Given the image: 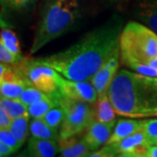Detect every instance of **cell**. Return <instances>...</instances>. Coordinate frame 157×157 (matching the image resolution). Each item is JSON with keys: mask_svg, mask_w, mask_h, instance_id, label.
Listing matches in <instances>:
<instances>
[{"mask_svg": "<svg viewBox=\"0 0 157 157\" xmlns=\"http://www.w3.org/2000/svg\"><path fill=\"white\" fill-rule=\"evenodd\" d=\"M120 63H121V52L119 46L90 80L92 84L94 86L99 95L104 93H107L113 80L114 79L119 71Z\"/></svg>", "mask_w": 157, "mask_h": 157, "instance_id": "9", "label": "cell"}, {"mask_svg": "<svg viewBox=\"0 0 157 157\" xmlns=\"http://www.w3.org/2000/svg\"><path fill=\"white\" fill-rule=\"evenodd\" d=\"M57 98L59 106L65 111L59 137L67 138L79 135L95 120V107H92L93 104L68 99L62 95L59 91Z\"/></svg>", "mask_w": 157, "mask_h": 157, "instance_id": "5", "label": "cell"}, {"mask_svg": "<svg viewBox=\"0 0 157 157\" xmlns=\"http://www.w3.org/2000/svg\"><path fill=\"white\" fill-rule=\"evenodd\" d=\"M34 3V0H1L2 6L11 11H23Z\"/></svg>", "mask_w": 157, "mask_h": 157, "instance_id": "25", "label": "cell"}, {"mask_svg": "<svg viewBox=\"0 0 157 157\" xmlns=\"http://www.w3.org/2000/svg\"><path fill=\"white\" fill-rule=\"evenodd\" d=\"M114 127L115 123H102L94 120L86 129L83 139L91 150H97L101 146L107 145Z\"/></svg>", "mask_w": 157, "mask_h": 157, "instance_id": "10", "label": "cell"}, {"mask_svg": "<svg viewBox=\"0 0 157 157\" xmlns=\"http://www.w3.org/2000/svg\"><path fill=\"white\" fill-rule=\"evenodd\" d=\"M140 128H141V121H135L131 119H128V120L121 119L118 121L115 125L112 135L107 145L117 143L125 138L138 132L139 130H140Z\"/></svg>", "mask_w": 157, "mask_h": 157, "instance_id": "15", "label": "cell"}, {"mask_svg": "<svg viewBox=\"0 0 157 157\" xmlns=\"http://www.w3.org/2000/svg\"><path fill=\"white\" fill-rule=\"evenodd\" d=\"M121 63L131 71L147 75L157 70V33L142 23L124 25L119 41Z\"/></svg>", "mask_w": 157, "mask_h": 157, "instance_id": "3", "label": "cell"}, {"mask_svg": "<svg viewBox=\"0 0 157 157\" xmlns=\"http://www.w3.org/2000/svg\"><path fill=\"white\" fill-rule=\"evenodd\" d=\"M115 157H140L135 154L133 153H129V152H125V153H121V154H118Z\"/></svg>", "mask_w": 157, "mask_h": 157, "instance_id": "32", "label": "cell"}, {"mask_svg": "<svg viewBox=\"0 0 157 157\" xmlns=\"http://www.w3.org/2000/svg\"><path fill=\"white\" fill-rule=\"evenodd\" d=\"M141 130L146 135L149 145L157 146V119L142 120Z\"/></svg>", "mask_w": 157, "mask_h": 157, "instance_id": "24", "label": "cell"}, {"mask_svg": "<svg viewBox=\"0 0 157 157\" xmlns=\"http://www.w3.org/2000/svg\"><path fill=\"white\" fill-rule=\"evenodd\" d=\"M116 155L125 152L133 153L140 157H147L149 148V143L147 140L144 132L139 130L132 135L125 138L117 143L111 144Z\"/></svg>", "mask_w": 157, "mask_h": 157, "instance_id": "11", "label": "cell"}, {"mask_svg": "<svg viewBox=\"0 0 157 157\" xmlns=\"http://www.w3.org/2000/svg\"><path fill=\"white\" fill-rule=\"evenodd\" d=\"M79 17V0H42L31 54L73 29Z\"/></svg>", "mask_w": 157, "mask_h": 157, "instance_id": "4", "label": "cell"}, {"mask_svg": "<svg viewBox=\"0 0 157 157\" xmlns=\"http://www.w3.org/2000/svg\"><path fill=\"white\" fill-rule=\"evenodd\" d=\"M60 157H62V156H60Z\"/></svg>", "mask_w": 157, "mask_h": 157, "instance_id": "35", "label": "cell"}, {"mask_svg": "<svg viewBox=\"0 0 157 157\" xmlns=\"http://www.w3.org/2000/svg\"><path fill=\"white\" fill-rule=\"evenodd\" d=\"M116 113L107 93L100 94L95 107V120L102 123H115Z\"/></svg>", "mask_w": 157, "mask_h": 157, "instance_id": "16", "label": "cell"}, {"mask_svg": "<svg viewBox=\"0 0 157 157\" xmlns=\"http://www.w3.org/2000/svg\"><path fill=\"white\" fill-rule=\"evenodd\" d=\"M14 153L15 152L11 147L5 144L4 142L0 141V157H8Z\"/></svg>", "mask_w": 157, "mask_h": 157, "instance_id": "30", "label": "cell"}, {"mask_svg": "<svg viewBox=\"0 0 157 157\" xmlns=\"http://www.w3.org/2000/svg\"><path fill=\"white\" fill-rule=\"evenodd\" d=\"M30 133L33 137L44 140H58L59 133L45 123L42 119H33L30 122Z\"/></svg>", "mask_w": 157, "mask_h": 157, "instance_id": "18", "label": "cell"}, {"mask_svg": "<svg viewBox=\"0 0 157 157\" xmlns=\"http://www.w3.org/2000/svg\"><path fill=\"white\" fill-rule=\"evenodd\" d=\"M0 141L11 147L14 152H17L22 147L10 129H0Z\"/></svg>", "mask_w": 157, "mask_h": 157, "instance_id": "26", "label": "cell"}, {"mask_svg": "<svg viewBox=\"0 0 157 157\" xmlns=\"http://www.w3.org/2000/svg\"><path fill=\"white\" fill-rule=\"evenodd\" d=\"M123 27L122 21L114 18L94 29L67 49L33 61L52 67L68 79L91 80L119 47Z\"/></svg>", "mask_w": 157, "mask_h": 157, "instance_id": "1", "label": "cell"}, {"mask_svg": "<svg viewBox=\"0 0 157 157\" xmlns=\"http://www.w3.org/2000/svg\"><path fill=\"white\" fill-rule=\"evenodd\" d=\"M50 95L51 94H47L38 88H36L35 86H30L23 91V93L18 99L22 101L23 103H25L26 106H30L31 104L39 100L48 98Z\"/></svg>", "mask_w": 157, "mask_h": 157, "instance_id": "23", "label": "cell"}, {"mask_svg": "<svg viewBox=\"0 0 157 157\" xmlns=\"http://www.w3.org/2000/svg\"><path fill=\"white\" fill-rule=\"evenodd\" d=\"M28 157H55L59 152L58 140L31 137L27 143Z\"/></svg>", "mask_w": 157, "mask_h": 157, "instance_id": "14", "label": "cell"}, {"mask_svg": "<svg viewBox=\"0 0 157 157\" xmlns=\"http://www.w3.org/2000/svg\"><path fill=\"white\" fill-rule=\"evenodd\" d=\"M59 91L62 95L74 101L95 104L99 94L90 80H72L59 74L58 79Z\"/></svg>", "mask_w": 157, "mask_h": 157, "instance_id": "7", "label": "cell"}, {"mask_svg": "<svg viewBox=\"0 0 157 157\" xmlns=\"http://www.w3.org/2000/svg\"><path fill=\"white\" fill-rule=\"evenodd\" d=\"M16 70L30 86H35L47 94H52L59 91V73L52 67L30 60L21 65L20 68L17 67Z\"/></svg>", "mask_w": 157, "mask_h": 157, "instance_id": "6", "label": "cell"}, {"mask_svg": "<svg viewBox=\"0 0 157 157\" xmlns=\"http://www.w3.org/2000/svg\"><path fill=\"white\" fill-rule=\"evenodd\" d=\"M115 155H117L112 145H105L101 149L91 153L87 157H115Z\"/></svg>", "mask_w": 157, "mask_h": 157, "instance_id": "28", "label": "cell"}, {"mask_svg": "<svg viewBox=\"0 0 157 157\" xmlns=\"http://www.w3.org/2000/svg\"><path fill=\"white\" fill-rule=\"evenodd\" d=\"M29 119H30L29 115L13 119L10 127V131L16 137V139L20 143L21 146H23V144L25 142L30 132Z\"/></svg>", "mask_w": 157, "mask_h": 157, "instance_id": "20", "label": "cell"}, {"mask_svg": "<svg viewBox=\"0 0 157 157\" xmlns=\"http://www.w3.org/2000/svg\"><path fill=\"white\" fill-rule=\"evenodd\" d=\"M100 2L103 3V4H108V5H111V4H115L121 0H99Z\"/></svg>", "mask_w": 157, "mask_h": 157, "instance_id": "33", "label": "cell"}, {"mask_svg": "<svg viewBox=\"0 0 157 157\" xmlns=\"http://www.w3.org/2000/svg\"><path fill=\"white\" fill-rule=\"evenodd\" d=\"M136 17L157 33V0H135Z\"/></svg>", "mask_w": 157, "mask_h": 157, "instance_id": "13", "label": "cell"}, {"mask_svg": "<svg viewBox=\"0 0 157 157\" xmlns=\"http://www.w3.org/2000/svg\"><path fill=\"white\" fill-rule=\"evenodd\" d=\"M65 117V111L60 106L52 108L49 112L45 114L42 120L45 121L48 126H50L52 128L58 130L60 128L63 120Z\"/></svg>", "mask_w": 157, "mask_h": 157, "instance_id": "22", "label": "cell"}, {"mask_svg": "<svg viewBox=\"0 0 157 157\" xmlns=\"http://www.w3.org/2000/svg\"><path fill=\"white\" fill-rule=\"evenodd\" d=\"M58 93L59 91L51 94L48 98L39 100L28 106L29 116L33 119H42L52 108L59 106Z\"/></svg>", "mask_w": 157, "mask_h": 157, "instance_id": "17", "label": "cell"}, {"mask_svg": "<svg viewBox=\"0 0 157 157\" xmlns=\"http://www.w3.org/2000/svg\"><path fill=\"white\" fill-rule=\"evenodd\" d=\"M0 107L3 108L12 120L29 115L28 106L23 103L19 99H10L1 96Z\"/></svg>", "mask_w": 157, "mask_h": 157, "instance_id": "19", "label": "cell"}, {"mask_svg": "<svg viewBox=\"0 0 157 157\" xmlns=\"http://www.w3.org/2000/svg\"><path fill=\"white\" fill-rule=\"evenodd\" d=\"M22 59V57L17 56L11 51H9L6 46L0 44V60L1 63H4L6 65H16Z\"/></svg>", "mask_w": 157, "mask_h": 157, "instance_id": "27", "label": "cell"}, {"mask_svg": "<svg viewBox=\"0 0 157 157\" xmlns=\"http://www.w3.org/2000/svg\"><path fill=\"white\" fill-rule=\"evenodd\" d=\"M30 86V84L10 65L1 63L0 66V92L1 96L18 99L23 91Z\"/></svg>", "mask_w": 157, "mask_h": 157, "instance_id": "8", "label": "cell"}, {"mask_svg": "<svg viewBox=\"0 0 157 157\" xmlns=\"http://www.w3.org/2000/svg\"><path fill=\"white\" fill-rule=\"evenodd\" d=\"M147 157H157V146L152 145L149 147Z\"/></svg>", "mask_w": 157, "mask_h": 157, "instance_id": "31", "label": "cell"}, {"mask_svg": "<svg viewBox=\"0 0 157 157\" xmlns=\"http://www.w3.org/2000/svg\"><path fill=\"white\" fill-rule=\"evenodd\" d=\"M15 157H28V155H27V152H22L21 154H19L18 155Z\"/></svg>", "mask_w": 157, "mask_h": 157, "instance_id": "34", "label": "cell"}, {"mask_svg": "<svg viewBox=\"0 0 157 157\" xmlns=\"http://www.w3.org/2000/svg\"><path fill=\"white\" fill-rule=\"evenodd\" d=\"M58 145L62 157H87L92 151L84 139H78L77 135L67 138L59 137Z\"/></svg>", "mask_w": 157, "mask_h": 157, "instance_id": "12", "label": "cell"}, {"mask_svg": "<svg viewBox=\"0 0 157 157\" xmlns=\"http://www.w3.org/2000/svg\"><path fill=\"white\" fill-rule=\"evenodd\" d=\"M107 94L119 115L130 118L157 116V77L121 69Z\"/></svg>", "mask_w": 157, "mask_h": 157, "instance_id": "2", "label": "cell"}, {"mask_svg": "<svg viewBox=\"0 0 157 157\" xmlns=\"http://www.w3.org/2000/svg\"><path fill=\"white\" fill-rule=\"evenodd\" d=\"M0 44L4 45L9 51L16 54L17 56L21 57V48L19 41L16 34L11 29L3 28L1 30V38Z\"/></svg>", "mask_w": 157, "mask_h": 157, "instance_id": "21", "label": "cell"}, {"mask_svg": "<svg viewBox=\"0 0 157 157\" xmlns=\"http://www.w3.org/2000/svg\"><path fill=\"white\" fill-rule=\"evenodd\" d=\"M11 121L12 119L3 108L0 107V129H10Z\"/></svg>", "mask_w": 157, "mask_h": 157, "instance_id": "29", "label": "cell"}]
</instances>
